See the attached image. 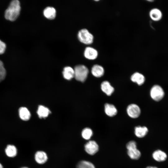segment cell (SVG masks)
<instances>
[{
	"label": "cell",
	"mask_w": 168,
	"mask_h": 168,
	"mask_svg": "<svg viewBox=\"0 0 168 168\" xmlns=\"http://www.w3.org/2000/svg\"><path fill=\"white\" fill-rule=\"evenodd\" d=\"M146 168H158L156 166H147Z\"/></svg>",
	"instance_id": "484cf974"
},
{
	"label": "cell",
	"mask_w": 168,
	"mask_h": 168,
	"mask_svg": "<svg viewBox=\"0 0 168 168\" xmlns=\"http://www.w3.org/2000/svg\"><path fill=\"white\" fill-rule=\"evenodd\" d=\"M92 135V131L91 128H86L84 129L82 132V138L86 140L90 139Z\"/></svg>",
	"instance_id": "603a6c76"
},
{
	"label": "cell",
	"mask_w": 168,
	"mask_h": 168,
	"mask_svg": "<svg viewBox=\"0 0 168 168\" xmlns=\"http://www.w3.org/2000/svg\"><path fill=\"white\" fill-rule=\"evenodd\" d=\"M151 97L154 100L158 101L161 100L165 95L164 91L160 86L156 85L153 86L150 91Z\"/></svg>",
	"instance_id": "5b68a950"
},
{
	"label": "cell",
	"mask_w": 168,
	"mask_h": 168,
	"mask_svg": "<svg viewBox=\"0 0 168 168\" xmlns=\"http://www.w3.org/2000/svg\"><path fill=\"white\" fill-rule=\"evenodd\" d=\"M63 74L65 79L70 80L74 77V69L70 66L66 67L63 68Z\"/></svg>",
	"instance_id": "e0dca14e"
},
{
	"label": "cell",
	"mask_w": 168,
	"mask_h": 168,
	"mask_svg": "<svg viewBox=\"0 0 168 168\" xmlns=\"http://www.w3.org/2000/svg\"><path fill=\"white\" fill-rule=\"evenodd\" d=\"M50 113V111L47 108L41 105L39 106L37 111V114L40 118L46 117Z\"/></svg>",
	"instance_id": "44dd1931"
},
{
	"label": "cell",
	"mask_w": 168,
	"mask_h": 168,
	"mask_svg": "<svg viewBox=\"0 0 168 168\" xmlns=\"http://www.w3.org/2000/svg\"><path fill=\"white\" fill-rule=\"evenodd\" d=\"M6 72L3 62L0 60V82L5 78Z\"/></svg>",
	"instance_id": "cb8c5ba5"
},
{
	"label": "cell",
	"mask_w": 168,
	"mask_h": 168,
	"mask_svg": "<svg viewBox=\"0 0 168 168\" xmlns=\"http://www.w3.org/2000/svg\"><path fill=\"white\" fill-rule=\"evenodd\" d=\"M127 113L128 116L132 118L138 117L141 113L140 107L136 104H132L129 105L127 107Z\"/></svg>",
	"instance_id": "8992f818"
},
{
	"label": "cell",
	"mask_w": 168,
	"mask_h": 168,
	"mask_svg": "<svg viewBox=\"0 0 168 168\" xmlns=\"http://www.w3.org/2000/svg\"><path fill=\"white\" fill-rule=\"evenodd\" d=\"M6 47L5 43L0 40V54L4 53Z\"/></svg>",
	"instance_id": "d4e9b609"
},
{
	"label": "cell",
	"mask_w": 168,
	"mask_h": 168,
	"mask_svg": "<svg viewBox=\"0 0 168 168\" xmlns=\"http://www.w3.org/2000/svg\"><path fill=\"white\" fill-rule=\"evenodd\" d=\"M35 159L36 162L39 164H43L47 161L48 157L45 152L42 151L36 152L35 155Z\"/></svg>",
	"instance_id": "9a60e30c"
},
{
	"label": "cell",
	"mask_w": 168,
	"mask_h": 168,
	"mask_svg": "<svg viewBox=\"0 0 168 168\" xmlns=\"http://www.w3.org/2000/svg\"><path fill=\"white\" fill-rule=\"evenodd\" d=\"M76 168H95L91 162L86 161H80L77 164Z\"/></svg>",
	"instance_id": "7402d4cb"
},
{
	"label": "cell",
	"mask_w": 168,
	"mask_h": 168,
	"mask_svg": "<svg viewBox=\"0 0 168 168\" xmlns=\"http://www.w3.org/2000/svg\"><path fill=\"white\" fill-rule=\"evenodd\" d=\"M152 156L154 160L158 162L164 161L167 157L166 153L160 150L155 151L152 153Z\"/></svg>",
	"instance_id": "7c38bea8"
},
{
	"label": "cell",
	"mask_w": 168,
	"mask_h": 168,
	"mask_svg": "<svg viewBox=\"0 0 168 168\" xmlns=\"http://www.w3.org/2000/svg\"><path fill=\"white\" fill-rule=\"evenodd\" d=\"M6 155L8 157H13L15 156L17 154V149L16 147L12 145H7L5 149Z\"/></svg>",
	"instance_id": "ffe728a7"
},
{
	"label": "cell",
	"mask_w": 168,
	"mask_h": 168,
	"mask_svg": "<svg viewBox=\"0 0 168 168\" xmlns=\"http://www.w3.org/2000/svg\"><path fill=\"white\" fill-rule=\"evenodd\" d=\"M162 13L159 9L154 8L149 12V16L152 20L155 21H160L162 17Z\"/></svg>",
	"instance_id": "9c48e42d"
},
{
	"label": "cell",
	"mask_w": 168,
	"mask_h": 168,
	"mask_svg": "<svg viewBox=\"0 0 168 168\" xmlns=\"http://www.w3.org/2000/svg\"><path fill=\"white\" fill-rule=\"evenodd\" d=\"M0 168H3L2 165L0 163Z\"/></svg>",
	"instance_id": "4316f807"
},
{
	"label": "cell",
	"mask_w": 168,
	"mask_h": 168,
	"mask_svg": "<svg viewBox=\"0 0 168 168\" xmlns=\"http://www.w3.org/2000/svg\"><path fill=\"white\" fill-rule=\"evenodd\" d=\"M148 132V129L145 126H138L135 128L134 133L136 136L139 138L145 137Z\"/></svg>",
	"instance_id": "ac0fdd59"
},
{
	"label": "cell",
	"mask_w": 168,
	"mask_h": 168,
	"mask_svg": "<svg viewBox=\"0 0 168 168\" xmlns=\"http://www.w3.org/2000/svg\"><path fill=\"white\" fill-rule=\"evenodd\" d=\"M44 16L49 20L54 19L56 15V11L53 7L48 6L45 7L43 11Z\"/></svg>",
	"instance_id": "30bf717a"
},
{
	"label": "cell",
	"mask_w": 168,
	"mask_h": 168,
	"mask_svg": "<svg viewBox=\"0 0 168 168\" xmlns=\"http://www.w3.org/2000/svg\"><path fill=\"white\" fill-rule=\"evenodd\" d=\"M20 117L22 120L27 121L30 117V114L28 109L25 107H21L19 109Z\"/></svg>",
	"instance_id": "d6986e66"
},
{
	"label": "cell",
	"mask_w": 168,
	"mask_h": 168,
	"mask_svg": "<svg viewBox=\"0 0 168 168\" xmlns=\"http://www.w3.org/2000/svg\"><path fill=\"white\" fill-rule=\"evenodd\" d=\"M84 55L87 59L94 60L98 57V52L95 48L91 46H87L84 49Z\"/></svg>",
	"instance_id": "52a82bcc"
},
{
	"label": "cell",
	"mask_w": 168,
	"mask_h": 168,
	"mask_svg": "<svg viewBox=\"0 0 168 168\" xmlns=\"http://www.w3.org/2000/svg\"><path fill=\"white\" fill-rule=\"evenodd\" d=\"M127 153L129 156L133 160H138L140 157L141 153L137 148V144L134 141L128 142L126 145Z\"/></svg>",
	"instance_id": "277c9868"
},
{
	"label": "cell",
	"mask_w": 168,
	"mask_h": 168,
	"mask_svg": "<svg viewBox=\"0 0 168 168\" xmlns=\"http://www.w3.org/2000/svg\"><path fill=\"white\" fill-rule=\"evenodd\" d=\"M85 149L88 154L92 155L98 152L99 150V146L95 141L91 140L85 144Z\"/></svg>",
	"instance_id": "ba28073f"
},
{
	"label": "cell",
	"mask_w": 168,
	"mask_h": 168,
	"mask_svg": "<svg viewBox=\"0 0 168 168\" xmlns=\"http://www.w3.org/2000/svg\"><path fill=\"white\" fill-rule=\"evenodd\" d=\"M147 1L148 2H152L153 1V0H147Z\"/></svg>",
	"instance_id": "83f0119b"
},
{
	"label": "cell",
	"mask_w": 168,
	"mask_h": 168,
	"mask_svg": "<svg viewBox=\"0 0 168 168\" xmlns=\"http://www.w3.org/2000/svg\"><path fill=\"white\" fill-rule=\"evenodd\" d=\"M74 77L78 81L84 82L86 80L89 72L87 68L83 65L76 66L74 69Z\"/></svg>",
	"instance_id": "3957f363"
},
{
	"label": "cell",
	"mask_w": 168,
	"mask_h": 168,
	"mask_svg": "<svg viewBox=\"0 0 168 168\" xmlns=\"http://www.w3.org/2000/svg\"><path fill=\"white\" fill-rule=\"evenodd\" d=\"M21 9L20 3L19 0L12 1L5 11V18L11 21L16 20L20 15Z\"/></svg>",
	"instance_id": "6da1fadb"
},
{
	"label": "cell",
	"mask_w": 168,
	"mask_h": 168,
	"mask_svg": "<svg viewBox=\"0 0 168 168\" xmlns=\"http://www.w3.org/2000/svg\"><path fill=\"white\" fill-rule=\"evenodd\" d=\"M131 80L132 82L136 83L138 85H141L144 83L145 77L142 74L136 72L132 75Z\"/></svg>",
	"instance_id": "5bb4252c"
},
{
	"label": "cell",
	"mask_w": 168,
	"mask_h": 168,
	"mask_svg": "<svg viewBox=\"0 0 168 168\" xmlns=\"http://www.w3.org/2000/svg\"><path fill=\"white\" fill-rule=\"evenodd\" d=\"M77 38L81 42L86 45L91 44L94 40L92 34L85 28L82 29L78 31Z\"/></svg>",
	"instance_id": "7a4b0ae2"
},
{
	"label": "cell",
	"mask_w": 168,
	"mask_h": 168,
	"mask_svg": "<svg viewBox=\"0 0 168 168\" xmlns=\"http://www.w3.org/2000/svg\"><path fill=\"white\" fill-rule=\"evenodd\" d=\"M21 168H28L27 167H21Z\"/></svg>",
	"instance_id": "f1b7e54d"
},
{
	"label": "cell",
	"mask_w": 168,
	"mask_h": 168,
	"mask_svg": "<svg viewBox=\"0 0 168 168\" xmlns=\"http://www.w3.org/2000/svg\"><path fill=\"white\" fill-rule=\"evenodd\" d=\"M91 72L95 77H100L102 76L105 72L103 67L101 65L96 64L94 65L91 68Z\"/></svg>",
	"instance_id": "8fae6325"
},
{
	"label": "cell",
	"mask_w": 168,
	"mask_h": 168,
	"mask_svg": "<svg viewBox=\"0 0 168 168\" xmlns=\"http://www.w3.org/2000/svg\"><path fill=\"white\" fill-rule=\"evenodd\" d=\"M102 91L108 96H110L114 91V87L107 81L103 82L101 84Z\"/></svg>",
	"instance_id": "4fadbf2b"
},
{
	"label": "cell",
	"mask_w": 168,
	"mask_h": 168,
	"mask_svg": "<svg viewBox=\"0 0 168 168\" xmlns=\"http://www.w3.org/2000/svg\"><path fill=\"white\" fill-rule=\"evenodd\" d=\"M105 114L110 117H113L116 114L117 110L113 105L106 103L105 105Z\"/></svg>",
	"instance_id": "2e32d148"
}]
</instances>
